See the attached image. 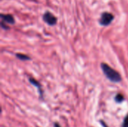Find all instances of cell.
Here are the masks:
<instances>
[{
	"label": "cell",
	"instance_id": "30bf717a",
	"mask_svg": "<svg viewBox=\"0 0 128 127\" xmlns=\"http://www.w3.org/2000/svg\"><path fill=\"white\" fill-rule=\"evenodd\" d=\"M100 123L101 124V125H102L104 127H109L108 126H106V124H105V122H104V121H101V120H100Z\"/></svg>",
	"mask_w": 128,
	"mask_h": 127
},
{
	"label": "cell",
	"instance_id": "3957f363",
	"mask_svg": "<svg viewBox=\"0 0 128 127\" xmlns=\"http://www.w3.org/2000/svg\"><path fill=\"white\" fill-rule=\"evenodd\" d=\"M42 19L46 24H47L50 26H53L56 25L58 22L57 17L49 10L45 11V13L42 16Z\"/></svg>",
	"mask_w": 128,
	"mask_h": 127
},
{
	"label": "cell",
	"instance_id": "52a82bcc",
	"mask_svg": "<svg viewBox=\"0 0 128 127\" xmlns=\"http://www.w3.org/2000/svg\"><path fill=\"white\" fill-rule=\"evenodd\" d=\"M125 98H124V96L122 94H120V93H118L116 96H115V98H114V100L116 103H122L124 101Z\"/></svg>",
	"mask_w": 128,
	"mask_h": 127
},
{
	"label": "cell",
	"instance_id": "277c9868",
	"mask_svg": "<svg viewBox=\"0 0 128 127\" xmlns=\"http://www.w3.org/2000/svg\"><path fill=\"white\" fill-rule=\"evenodd\" d=\"M28 79V82H29L33 86H34V87L38 89V91L39 95H40V98L41 100H43V99H44V91H43L41 84H40L36 79L32 77V76H29Z\"/></svg>",
	"mask_w": 128,
	"mask_h": 127
},
{
	"label": "cell",
	"instance_id": "6da1fadb",
	"mask_svg": "<svg viewBox=\"0 0 128 127\" xmlns=\"http://www.w3.org/2000/svg\"><path fill=\"white\" fill-rule=\"evenodd\" d=\"M100 68H101L104 76L110 82H112L113 83H119L122 82V77L121 74L117 70H116L115 69L111 67L108 64L104 63V62L101 63Z\"/></svg>",
	"mask_w": 128,
	"mask_h": 127
},
{
	"label": "cell",
	"instance_id": "8992f818",
	"mask_svg": "<svg viewBox=\"0 0 128 127\" xmlns=\"http://www.w3.org/2000/svg\"><path fill=\"white\" fill-rule=\"evenodd\" d=\"M15 56L16 58H18L19 60L22 61H30L32 59V58L30 56H28L26 54H23V53H20V52H16L15 54Z\"/></svg>",
	"mask_w": 128,
	"mask_h": 127
},
{
	"label": "cell",
	"instance_id": "ba28073f",
	"mask_svg": "<svg viewBox=\"0 0 128 127\" xmlns=\"http://www.w3.org/2000/svg\"><path fill=\"white\" fill-rule=\"evenodd\" d=\"M121 127H128V113L127 114V115L124 117L123 123H122Z\"/></svg>",
	"mask_w": 128,
	"mask_h": 127
},
{
	"label": "cell",
	"instance_id": "7a4b0ae2",
	"mask_svg": "<svg viewBox=\"0 0 128 127\" xmlns=\"http://www.w3.org/2000/svg\"><path fill=\"white\" fill-rule=\"evenodd\" d=\"M114 15L108 11H104L100 16V19L98 20L99 24L102 26H108L110 25L112 21L114 20Z\"/></svg>",
	"mask_w": 128,
	"mask_h": 127
},
{
	"label": "cell",
	"instance_id": "5b68a950",
	"mask_svg": "<svg viewBox=\"0 0 128 127\" xmlns=\"http://www.w3.org/2000/svg\"><path fill=\"white\" fill-rule=\"evenodd\" d=\"M1 20L4 21L5 23L9 25H14L15 24V19L14 16L12 14H5V13H1Z\"/></svg>",
	"mask_w": 128,
	"mask_h": 127
},
{
	"label": "cell",
	"instance_id": "8fae6325",
	"mask_svg": "<svg viewBox=\"0 0 128 127\" xmlns=\"http://www.w3.org/2000/svg\"><path fill=\"white\" fill-rule=\"evenodd\" d=\"M53 127H61L58 123H56H56H54V124H53Z\"/></svg>",
	"mask_w": 128,
	"mask_h": 127
},
{
	"label": "cell",
	"instance_id": "9c48e42d",
	"mask_svg": "<svg viewBox=\"0 0 128 127\" xmlns=\"http://www.w3.org/2000/svg\"><path fill=\"white\" fill-rule=\"evenodd\" d=\"M1 27L4 30H8V29H10V27L8 26V25L7 23H5L4 21H2V20H1Z\"/></svg>",
	"mask_w": 128,
	"mask_h": 127
}]
</instances>
